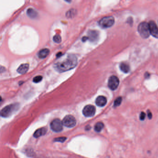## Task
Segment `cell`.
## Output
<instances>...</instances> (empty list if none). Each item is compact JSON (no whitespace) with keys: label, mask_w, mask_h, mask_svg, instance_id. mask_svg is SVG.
<instances>
[{"label":"cell","mask_w":158,"mask_h":158,"mask_svg":"<svg viewBox=\"0 0 158 158\" xmlns=\"http://www.w3.org/2000/svg\"><path fill=\"white\" fill-rule=\"evenodd\" d=\"M104 127V124L102 122H98L96 124L94 127V129L95 131L97 132H100L102 131V129H103Z\"/></svg>","instance_id":"e0dca14e"},{"label":"cell","mask_w":158,"mask_h":158,"mask_svg":"<svg viewBox=\"0 0 158 158\" xmlns=\"http://www.w3.org/2000/svg\"><path fill=\"white\" fill-rule=\"evenodd\" d=\"M49 52H50V50L49 49L47 48H44L40 51L38 55L39 58L43 59V58H46L49 55Z\"/></svg>","instance_id":"4fadbf2b"},{"label":"cell","mask_w":158,"mask_h":158,"mask_svg":"<svg viewBox=\"0 0 158 158\" xmlns=\"http://www.w3.org/2000/svg\"><path fill=\"white\" fill-rule=\"evenodd\" d=\"M99 32L96 30H90L88 33V39L92 42L97 41L99 39Z\"/></svg>","instance_id":"30bf717a"},{"label":"cell","mask_w":158,"mask_h":158,"mask_svg":"<svg viewBox=\"0 0 158 158\" xmlns=\"http://www.w3.org/2000/svg\"><path fill=\"white\" fill-rule=\"evenodd\" d=\"M43 77L41 76H37L34 78L33 79V82L35 83H39L42 80Z\"/></svg>","instance_id":"ffe728a7"},{"label":"cell","mask_w":158,"mask_h":158,"mask_svg":"<svg viewBox=\"0 0 158 158\" xmlns=\"http://www.w3.org/2000/svg\"><path fill=\"white\" fill-rule=\"evenodd\" d=\"M29 65L28 63H23L19 67L17 72L19 74H24L27 72L29 70Z\"/></svg>","instance_id":"7c38bea8"},{"label":"cell","mask_w":158,"mask_h":158,"mask_svg":"<svg viewBox=\"0 0 158 158\" xmlns=\"http://www.w3.org/2000/svg\"><path fill=\"white\" fill-rule=\"evenodd\" d=\"M119 85V79L116 76H112L109 78L108 81V86L110 89L116 90Z\"/></svg>","instance_id":"ba28073f"},{"label":"cell","mask_w":158,"mask_h":158,"mask_svg":"<svg viewBox=\"0 0 158 158\" xmlns=\"http://www.w3.org/2000/svg\"><path fill=\"white\" fill-rule=\"evenodd\" d=\"M47 131V129L46 128H39V129L37 130L35 132V133L33 134V136L35 138L39 137L40 136H42V135L46 134Z\"/></svg>","instance_id":"5bb4252c"},{"label":"cell","mask_w":158,"mask_h":158,"mask_svg":"<svg viewBox=\"0 0 158 158\" xmlns=\"http://www.w3.org/2000/svg\"><path fill=\"white\" fill-rule=\"evenodd\" d=\"M53 40L54 42L56 43H60L61 42V37L60 35H56L54 36L53 38Z\"/></svg>","instance_id":"d6986e66"},{"label":"cell","mask_w":158,"mask_h":158,"mask_svg":"<svg viewBox=\"0 0 158 158\" xmlns=\"http://www.w3.org/2000/svg\"><path fill=\"white\" fill-rule=\"evenodd\" d=\"M114 23V19L111 16L105 17L99 21V25L103 28H108L111 27Z\"/></svg>","instance_id":"3957f363"},{"label":"cell","mask_w":158,"mask_h":158,"mask_svg":"<svg viewBox=\"0 0 158 158\" xmlns=\"http://www.w3.org/2000/svg\"><path fill=\"white\" fill-rule=\"evenodd\" d=\"M122 100L123 99H122V97H118L117 98L116 100L114 101V107H117L119 106L122 103Z\"/></svg>","instance_id":"ac0fdd59"},{"label":"cell","mask_w":158,"mask_h":158,"mask_svg":"<svg viewBox=\"0 0 158 158\" xmlns=\"http://www.w3.org/2000/svg\"><path fill=\"white\" fill-rule=\"evenodd\" d=\"M150 74L148 73V72H146L145 74V77L146 78H149L150 77Z\"/></svg>","instance_id":"d4e9b609"},{"label":"cell","mask_w":158,"mask_h":158,"mask_svg":"<svg viewBox=\"0 0 158 158\" xmlns=\"http://www.w3.org/2000/svg\"><path fill=\"white\" fill-rule=\"evenodd\" d=\"M107 102V98L104 96H98L96 100V104L99 107H103L106 105Z\"/></svg>","instance_id":"8fae6325"},{"label":"cell","mask_w":158,"mask_h":158,"mask_svg":"<svg viewBox=\"0 0 158 158\" xmlns=\"http://www.w3.org/2000/svg\"><path fill=\"white\" fill-rule=\"evenodd\" d=\"M77 64V58L75 55L70 54L68 55L63 61L55 63L54 68L56 71L61 73L73 69Z\"/></svg>","instance_id":"6da1fadb"},{"label":"cell","mask_w":158,"mask_h":158,"mask_svg":"<svg viewBox=\"0 0 158 158\" xmlns=\"http://www.w3.org/2000/svg\"><path fill=\"white\" fill-rule=\"evenodd\" d=\"M27 16L32 19H35L37 17L38 15L36 11L33 10L32 8H28L27 11Z\"/></svg>","instance_id":"9a60e30c"},{"label":"cell","mask_w":158,"mask_h":158,"mask_svg":"<svg viewBox=\"0 0 158 158\" xmlns=\"http://www.w3.org/2000/svg\"><path fill=\"white\" fill-rule=\"evenodd\" d=\"M148 117L149 119H151L152 118V114L151 113V112L149 110H148Z\"/></svg>","instance_id":"cb8c5ba5"},{"label":"cell","mask_w":158,"mask_h":158,"mask_svg":"<svg viewBox=\"0 0 158 158\" xmlns=\"http://www.w3.org/2000/svg\"><path fill=\"white\" fill-rule=\"evenodd\" d=\"M63 125L62 122L58 119H56L51 122L50 127L54 132H59L63 130Z\"/></svg>","instance_id":"8992f818"},{"label":"cell","mask_w":158,"mask_h":158,"mask_svg":"<svg viewBox=\"0 0 158 158\" xmlns=\"http://www.w3.org/2000/svg\"><path fill=\"white\" fill-rule=\"evenodd\" d=\"M62 54L61 52H59V53H58L57 54V57H61V56Z\"/></svg>","instance_id":"4316f807"},{"label":"cell","mask_w":158,"mask_h":158,"mask_svg":"<svg viewBox=\"0 0 158 158\" xmlns=\"http://www.w3.org/2000/svg\"><path fill=\"white\" fill-rule=\"evenodd\" d=\"M150 35L154 37L158 38V27L156 23L154 21H150L149 22Z\"/></svg>","instance_id":"9c48e42d"},{"label":"cell","mask_w":158,"mask_h":158,"mask_svg":"<svg viewBox=\"0 0 158 158\" xmlns=\"http://www.w3.org/2000/svg\"><path fill=\"white\" fill-rule=\"evenodd\" d=\"M120 68L122 72L125 73H128L130 71V68L129 65L125 63H123L120 66Z\"/></svg>","instance_id":"2e32d148"},{"label":"cell","mask_w":158,"mask_h":158,"mask_svg":"<svg viewBox=\"0 0 158 158\" xmlns=\"http://www.w3.org/2000/svg\"><path fill=\"white\" fill-rule=\"evenodd\" d=\"M66 139V138L65 137H58L54 139V140H55V142H65Z\"/></svg>","instance_id":"7402d4cb"},{"label":"cell","mask_w":158,"mask_h":158,"mask_svg":"<svg viewBox=\"0 0 158 158\" xmlns=\"http://www.w3.org/2000/svg\"><path fill=\"white\" fill-rule=\"evenodd\" d=\"M145 118H146V114L145 113L143 112H142L140 113V120L143 121Z\"/></svg>","instance_id":"603a6c76"},{"label":"cell","mask_w":158,"mask_h":158,"mask_svg":"<svg viewBox=\"0 0 158 158\" xmlns=\"http://www.w3.org/2000/svg\"><path fill=\"white\" fill-rule=\"evenodd\" d=\"M62 123L65 127L69 128H73L76 124V119L72 115H68L63 119Z\"/></svg>","instance_id":"5b68a950"},{"label":"cell","mask_w":158,"mask_h":158,"mask_svg":"<svg viewBox=\"0 0 158 158\" xmlns=\"http://www.w3.org/2000/svg\"><path fill=\"white\" fill-rule=\"evenodd\" d=\"M88 40V39L87 37H83L82 38V41L83 42L86 41Z\"/></svg>","instance_id":"484cf974"},{"label":"cell","mask_w":158,"mask_h":158,"mask_svg":"<svg viewBox=\"0 0 158 158\" xmlns=\"http://www.w3.org/2000/svg\"><path fill=\"white\" fill-rule=\"evenodd\" d=\"M96 113V108L92 105H88L84 107L83 114L85 117H91L94 116Z\"/></svg>","instance_id":"52a82bcc"},{"label":"cell","mask_w":158,"mask_h":158,"mask_svg":"<svg viewBox=\"0 0 158 158\" xmlns=\"http://www.w3.org/2000/svg\"><path fill=\"white\" fill-rule=\"evenodd\" d=\"M18 106L17 104H14L6 106L1 109V116L2 117H10L13 113H14L16 109H17Z\"/></svg>","instance_id":"277c9868"},{"label":"cell","mask_w":158,"mask_h":158,"mask_svg":"<svg viewBox=\"0 0 158 158\" xmlns=\"http://www.w3.org/2000/svg\"><path fill=\"white\" fill-rule=\"evenodd\" d=\"M75 11H74V10H71L70 11L66 13V16L69 18L70 17H73L74 16V15H75Z\"/></svg>","instance_id":"44dd1931"},{"label":"cell","mask_w":158,"mask_h":158,"mask_svg":"<svg viewBox=\"0 0 158 158\" xmlns=\"http://www.w3.org/2000/svg\"><path fill=\"white\" fill-rule=\"evenodd\" d=\"M138 30L140 36L144 39H147L150 36V32L148 23L146 22L140 23L138 27Z\"/></svg>","instance_id":"7a4b0ae2"}]
</instances>
